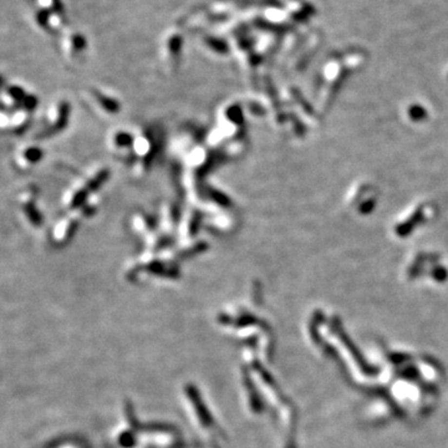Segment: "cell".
Listing matches in <instances>:
<instances>
[]
</instances>
